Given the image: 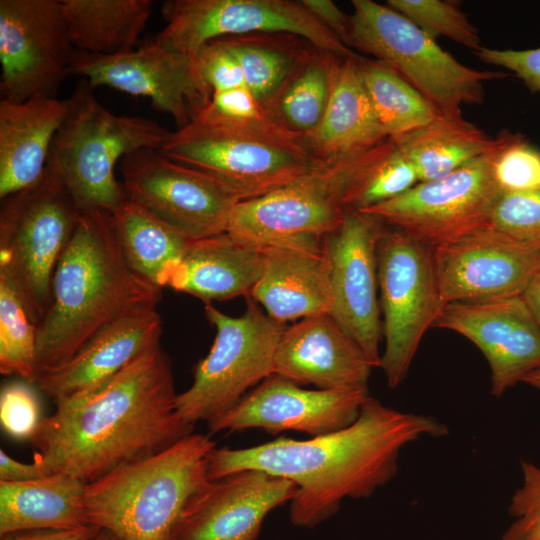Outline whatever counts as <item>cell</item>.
<instances>
[{"mask_svg": "<svg viewBox=\"0 0 540 540\" xmlns=\"http://www.w3.org/2000/svg\"><path fill=\"white\" fill-rule=\"evenodd\" d=\"M171 359L160 343L98 388L56 403L30 439L45 476L85 484L192 434L177 413Z\"/></svg>", "mask_w": 540, "mask_h": 540, "instance_id": "1", "label": "cell"}, {"mask_svg": "<svg viewBox=\"0 0 540 540\" xmlns=\"http://www.w3.org/2000/svg\"><path fill=\"white\" fill-rule=\"evenodd\" d=\"M437 419L402 412L368 397L351 425L308 440L280 437L243 449L215 448L208 476L217 480L254 469L294 482L293 525L312 528L333 516L346 498L370 497L397 473L401 451L422 437H441Z\"/></svg>", "mask_w": 540, "mask_h": 540, "instance_id": "2", "label": "cell"}, {"mask_svg": "<svg viewBox=\"0 0 540 540\" xmlns=\"http://www.w3.org/2000/svg\"><path fill=\"white\" fill-rule=\"evenodd\" d=\"M161 290L131 269L110 214L80 212L54 272L51 306L37 327L36 381L124 313L157 306Z\"/></svg>", "mask_w": 540, "mask_h": 540, "instance_id": "3", "label": "cell"}, {"mask_svg": "<svg viewBox=\"0 0 540 540\" xmlns=\"http://www.w3.org/2000/svg\"><path fill=\"white\" fill-rule=\"evenodd\" d=\"M215 442L190 434L150 457L85 485L88 525L124 540H170L185 507L210 480Z\"/></svg>", "mask_w": 540, "mask_h": 540, "instance_id": "4", "label": "cell"}, {"mask_svg": "<svg viewBox=\"0 0 540 540\" xmlns=\"http://www.w3.org/2000/svg\"><path fill=\"white\" fill-rule=\"evenodd\" d=\"M69 103L48 162L80 212L111 214L127 198L114 174L118 161L141 149L159 150L171 131L142 116L112 113L96 99L85 79Z\"/></svg>", "mask_w": 540, "mask_h": 540, "instance_id": "5", "label": "cell"}, {"mask_svg": "<svg viewBox=\"0 0 540 540\" xmlns=\"http://www.w3.org/2000/svg\"><path fill=\"white\" fill-rule=\"evenodd\" d=\"M393 145L388 138L367 151L320 162L284 187L238 202L225 232L260 248L292 239H323L353 210L362 185Z\"/></svg>", "mask_w": 540, "mask_h": 540, "instance_id": "6", "label": "cell"}, {"mask_svg": "<svg viewBox=\"0 0 540 540\" xmlns=\"http://www.w3.org/2000/svg\"><path fill=\"white\" fill-rule=\"evenodd\" d=\"M80 211L48 162L33 185L2 200L0 274L21 299L36 328L52 302V281Z\"/></svg>", "mask_w": 540, "mask_h": 540, "instance_id": "7", "label": "cell"}, {"mask_svg": "<svg viewBox=\"0 0 540 540\" xmlns=\"http://www.w3.org/2000/svg\"><path fill=\"white\" fill-rule=\"evenodd\" d=\"M349 47L370 54L411 84L441 116L461 114L463 105L481 104L484 84L506 73L460 63L387 4L353 0Z\"/></svg>", "mask_w": 540, "mask_h": 540, "instance_id": "8", "label": "cell"}, {"mask_svg": "<svg viewBox=\"0 0 540 540\" xmlns=\"http://www.w3.org/2000/svg\"><path fill=\"white\" fill-rule=\"evenodd\" d=\"M246 299V310L238 317L205 303L216 336L207 356L195 366L191 386L175 400L178 415L190 425L227 412L248 389L273 375L276 346L286 326L252 298Z\"/></svg>", "mask_w": 540, "mask_h": 540, "instance_id": "9", "label": "cell"}, {"mask_svg": "<svg viewBox=\"0 0 540 540\" xmlns=\"http://www.w3.org/2000/svg\"><path fill=\"white\" fill-rule=\"evenodd\" d=\"M159 151L210 176L239 202L284 187L320 163L305 144L268 139L196 120L170 132Z\"/></svg>", "mask_w": 540, "mask_h": 540, "instance_id": "10", "label": "cell"}, {"mask_svg": "<svg viewBox=\"0 0 540 540\" xmlns=\"http://www.w3.org/2000/svg\"><path fill=\"white\" fill-rule=\"evenodd\" d=\"M378 283L385 348L379 367L395 388L406 378L425 332L443 303L433 247L384 225L377 243Z\"/></svg>", "mask_w": 540, "mask_h": 540, "instance_id": "11", "label": "cell"}, {"mask_svg": "<svg viewBox=\"0 0 540 540\" xmlns=\"http://www.w3.org/2000/svg\"><path fill=\"white\" fill-rule=\"evenodd\" d=\"M161 12L166 26L155 41L192 58L213 40L260 33L295 35L337 57L355 54L301 1L169 0Z\"/></svg>", "mask_w": 540, "mask_h": 540, "instance_id": "12", "label": "cell"}, {"mask_svg": "<svg viewBox=\"0 0 540 540\" xmlns=\"http://www.w3.org/2000/svg\"><path fill=\"white\" fill-rule=\"evenodd\" d=\"M509 133L504 131L503 141L494 151L449 175L419 182L402 195L360 212L433 248L488 226L500 193L494 161Z\"/></svg>", "mask_w": 540, "mask_h": 540, "instance_id": "13", "label": "cell"}, {"mask_svg": "<svg viewBox=\"0 0 540 540\" xmlns=\"http://www.w3.org/2000/svg\"><path fill=\"white\" fill-rule=\"evenodd\" d=\"M131 201L191 240L224 233L239 202L210 176L145 148L120 161Z\"/></svg>", "mask_w": 540, "mask_h": 540, "instance_id": "14", "label": "cell"}, {"mask_svg": "<svg viewBox=\"0 0 540 540\" xmlns=\"http://www.w3.org/2000/svg\"><path fill=\"white\" fill-rule=\"evenodd\" d=\"M75 51L61 0H0L2 98L55 97Z\"/></svg>", "mask_w": 540, "mask_h": 540, "instance_id": "15", "label": "cell"}, {"mask_svg": "<svg viewBox=\"0 0 540 540\" xmlns=\"http://www.w3.org/2000/svg\"><path fill=\"white\" fill-rule=\"evenodd\" d=\"M70 75L82 76L92 88L107 86L151 100L178 128L188 125L210 102L213 92L196 62L157 41L113 55L75 51Z\"/></svg>", "mask_w": 540, "mask_h": 540, "instance_id": "16", "label": "cell"}, {"mask_svg": "<svg viewBox=\"0 0 540 540\" xmlns=\"http://www.w3.org/2000/svg\"><path fill=\"white\" fill-rule=\"evenodd\" d=\"M384 228L374 216L349 211L340 226L323 238L330 263V315L379 367L383 335L377 294V243Z\"/></svg>", "mask_w": 540, "mask_h": 540, "instance_id": "17", "label": "cell"}, {"mask_svg": "<svg viewBox=\"0 0 540 540\" xmlns=\"http://www.w3.org/2000/svg\"><path fill=\"white\" fill-rule=\"evenodd\" d=\"M444 304L521 296L540 272V249L491 227L433 248Z\"/></svg>", "mask_w": 540, "mask_h": 540, "instance_id": "18", "label": "cell"}, {"mask_svg": "<svg viewBox=\"0 0 540 540\" xmlns=\"http://www.w3.org/2000/svg\"><path fill=\"white\" fill-rule=\"evenodd\" d=\"M434 327L455 331L479 348L495 397L540 367V326L522 296L445 304Z\"/></svg>", "mask_w": 540, "mask_h": 540, "instance_id": "19", "label": "cell"}, {"mask_svg": "<svg viewBox=\"0 0 540 540\" xmlns=\"http://www.w3.org/2000/svg\"><path fill=\"white\" fill-rule=\"evenodd\" d=\"M368 397V391L303 389L272 375L207 423L212 433L260 428L273 434L291 430L315 437L354 423Z\"/></svg>", "mask_w": 540, "mask_h": 540, "instance_id": "20", "label": "cell"}, {"mask_svg": "<svg viewBox=\"0 0 540 540\" xmlns=\"http://www.w3.org/2000/svg\"><path fill=\"white\" fill-rule=\"evenodd\" d=\"M297 491L294 482L254 469L211 480L191 498L170 540H257L265 517Z\"/></svg>", "mask_w": 540, "mask_h": 540, "instance_id": "21", "label": "cell"}, {"mask_svg": "<svg viewBox=\"0 0 540 540\" xmlns=\"http://www.w3.org/2000/svg\"><path fill=\"white\" fill-rule=\"evenodd\" d=\"M373 365L329 313L301 319L278 340L273 375L321 390L368 391Z\"/></svg>", "mask_w": 540, "mask_h": 540, "instance_id": "22", "label": "cell"}, {"mask_svg": "<svg viewBox=\"0 0 540 540\" xmlns=\"http://www.w3.org/2000/svg\"><path fill=\"white\" fill-rule=\"evenodd\" d=\"M261 275L248 297L284 323L332 308L330 263L323 239L286 240L261 247Z\"/></svg>", "mask_w": 540, "mask_h": 540, "instance_id": "23", "label": "cell"}, {"mask_svg": "<svg viewBox=\"0 0 540 540\" xmlns=\"http://www.w3.org/2000/svg\"><path fill=\"white\" fill-rule=\"evenodd\" d=\"M156 306L132 309L102 329L61 367L36 383L55 404L88 393L110 380L139 355L160 343Z\"/></svg>", "mask_w": 540, "mask_h": 540, "instance_id": "24", "label": "cell"}, {"mask_svg": "<svg viewBox=\"0 0 540 540\" xmlns=\"http://www.w3.org/2000/svg\"><path fill=\"white\" fill-rule=\"evenodd\" d=\"M69 98L38 96L0 101V198L37 182L54 138L69 110Z\"/></svg>", "mask_w": 540, "mask_h": 540, "instance_id": "25", "label": "cell"}, {"mask_svg": "<svg viewBox=\"0 0 540 540\" xmlns=\"http://www.w3.org/2000/svg\"><path fill=\"white\" fill-rule=\"evenodd\" d=\"M263 266L260 247L227 232L191 240L168 274L165 287L204 303L248 297Z\"/></svg>", "mask_w": 540, "mask_h": 540, "instance_id": "26", "label": "cell"}, {"mask_svg": "<svg viewBox=\"0 0 540 540\" xmlns=\"http://www.w3.org/2000/svg\"><path fill=\"white\" fill-rule=\"evenodd\" d=\"M358 55L336 57L329 101L316 130L305 139L319 162H332L386 141L370 102Z\"/></svg>", "mask_w": 540, "mask_h": 540, "instance_id": "27", "label": "cell"}, {"mask_svg": "<svg viewBox=\"0 0 540 540\" xmlns=\"http://www.w3.org/2000/svg\"><path fill=\"white\" fill-rule=\"evenodd\" d=\"M85 483L66 474L23 482L0 481V535L88 525Z\"/></svg>", "mask_w": 540, "mask_h": 540, "instance_id": "28", "label": "cell"}, {"mask_svg": "<svg viewBox=\"0 0 540 540\" xmlns=\"http://www.w3.org/2000/svg\"><path fill=\"white\" fill-rule=\"evenodd\" d=\"M503 138L504 131L491 137L461 113L439 115L422 127L390 139L411 161L419 182H427L447 176L494 151Z\"/></svg>", "mask_w": 540, "mask_h": 540, "instance_id": "29", "label": "cell"}, {"mask_svg": "<svg viewBox=\"0 0 540 540\" xmlns=\"http://www.w3.org/2000/svg\"><path fill=\"white\" fill-rule=\"evenodd\" d=\"M76 50L96 55L129 51L152 12L150 0H61Z\"/></svg>", "mask_w": 540, "mask_h": 540, "instance_id": "30", "label": "cell"}, {"mask_svg": "<svg viewBox=\"0 0 540 540\" xmlns=\"http://www.w3.org/2000/svg\"><path fill=\"white\" fill-rule=\"evenodd\" d=\"M110 217L131 269L155 287H165L191 239L128 198Z\"/></svg>", "mask_w": 540, "mask_h": 540, "instance_id": "31", "label": "cell"}, {"mask_svg": "<svg viewBox=\"0 0 540 540\" xmlns=\"http://www.w3.org/2000/svg\"><path fill=\"white\" fill-rule=\"evenodd\" d=\"M238 62L245 87L269 107L294 69L313 47L291 34L260 33L216 39Z\"/></svg>", "mask_w": 540, "mask_h": 540, "instance_id": "32", "label": "cell"}, {"mask_svg": "<svg viewBox=\"0 0 540 540\" xmlns=\"http://www.w3.org/2000/svg\"><path fill=\"white\" fill-rule=\"evenodd\" d=\"M336 57L312 47L268 107L284 129L303 138L304 142L325 113Z\"/></svg>", "mask_w": 540, "mask_h": 540, "instance_id": "33", "label": "cell"}, {"mask_svg": "<svg viewBox=\"0 0 540 540\" xmlns=\"http://www.w3.org/2000/svg\"><path fill=\"white\" fill-rule=\"evenodd\" d=\"M375 116L387 138H395L433 121L437 110L395 70L382 61L358 57Z\"/></svg>", "mask_w": 540, "mask_h": 540, "instance_id": "34", "label": "cell"}, {"mask_svg": "<svg viewBox=\"0 0 540 540\" xmlns=\"http://www.w3.org/2000/svg\"><path fill=\"white\" fill-rule=\"evenodd\" d=\"M36 331L21 299L0 274V372L36 382Z\"/></svg>", "mask_w": 540, "mask_h": 540, "instance_id": "35", "label": "cell"}, {"mask_svg": "<svg viewBox=\"0 0 540 540\" xmlns=\"http://www.w3.org/2000/svg\"><path fill=\"white\" fill-rule=\"evenodd\" d=\"M193 120L268 139L305 144L303 138L284 129L246 87L213 93L209 104Z\"/></svg>", "mask_w": 540, "mask_h": 540, "instance_id": "36", "label": "cell"}, {"mask_svg": "<svg viewBox=\"0 0 540 540\" xmlns=\"http://www.w3.org/2000/svg\"><path fill=\"white\" fill-rule=\"evenodd\" d=\"M387 5L435 40L437 37H446L472 49L474 53L482 47L477 28L455 2L388 0Z\"/></svg>", "mask_w": 540, "mask_h": 540, "instance_id": "37", "label": "cell"}, {"mask_svg": "<svg viewBox=\"0 0 540 540\" xmlns=\"http://www.w3.org/2000/svg\"><path fill=\"white\" fill-rule=\"evenodd\" d=\"M499 192H523L540 188V149L520 133H509L494 161Z\"/></svg>", "mask_w": 540, "mask_h": 540, "instance_id": "38", "label": "cell"}, {"mask_svg": "<svg viewBox=\"0 0 540 540\" xmlns=\"http://www.w3.org/2000/svg\"><path fill=\"white\" fill-rule=\"evenodd\" d=\"M489 226L540 249V188L499 193Z\"/></svg>", "mask_w": 540, "mask_h": 540, "instance_id": "39", "label": "cell"}, {"mask_svg": "<svg viewBox=\"0 0 540 540\" xmlns=\"http://www.w3.org/2000/svg\"><path fill=\"white\" fill-rule=\"evenodd\" d=\"M418 183V174L413 164L394 144L359 190L353 211L392 200Z\"/></svg>", "mask_w": 540, "mask_h": 540, "instance_id": "40", "label": "cell"}, {"mask_svg": "<svg viewBox=\"0 0 540 540\" xmlns=\"http://www.w3.org/2000/svg\"><path fill=\"white\" fill-rule=\"evenodd\" d=\"M523 482L511 497L508 513L513 522L500 540H540V467L521 461Z\"/></svg>", "mask_w": 540, "mask_h": 540, "instance_id": "41", "label": "cell"}, {"mask_svg": "<svg viewBox=\"0 0 540 540\" xmlns=\"http://www.w3.org/2000/svg\"><path fill=\"white\" fill-rule=\"evenodd\" d=\"M42 418L38 397L29 384L14 382L2 389L0 421L8 435L30 440Z\"/></svg>", "mask_w": 540, "mask_h": 540, "instance_id": "42", "label": "cell"}, {"mask_svg": "<svg viewBox=\"0 0 540 540\" xmlns=\"http://www.w3.org/2000/svg\"><path fill=\"white\" fill-rule=\"evenodd\" d=\"M196 62L203 80L213 93L245 87L238 62L217 40L199 50Z\"/></svg>", "mask_w": 540, "mask_h": 540, "instance_id": "43", "label": "cell"}, {"mask_svg": "<svg viewBox=\"0 0 540 540\" xmlns=\"http://www.w3.org/2000/svg\"><path fill=\"white\" fill-rule=\"evenodd\" d=\"M476 56L483 62L512 71L533 92H540V47L499 50L481 47Z\"/></svg>", "mask_w": 540, "mask_h": 540, "instance_id": "44", "label": "cell"}, {"mask_svg": "<svg viewBox=\"0 0 540 540\" xmlns=\"http://www.w3.org/2000/svg\"><path fill=\"white\" fill-rule=\"evenodd\" d=\"M301 2L327 29L349 47L350 16L342 12L330 0H302Z\"/></svg>", "mask_w": 540, "mask_h": 540, "instance_id": "45", "label": "cell"}, {"mask_svg": "<svg viewBox=\"0 0 540 540\" xmlns=\"http://www.w3.org/2000/svg\"><path fill=\"white\" fill-rule=\"evenodd\" d=\"M101 528L86 525L73 529H35L0 535V540H93Z\"/></svg>", "mask_w": 540, "mask_h": 540, "instance_id": "46", "label": "cell"}, {"mask_svg": "<svg viewBox=\"0 0 540 540\" xmlns=\"http://www.w3.org/2000/svg\"><path fill=\"white\" fill-rule=\"evenodd\" d=\"M42 470L34 461L22 463L0 450V481L23 482L44 477Z\"/></svg>", "mask_w": 540, "mask_h": 540, "instance_id": "47", "label": "cell"}, {"mask_svg": "<svg viewBox=\"0 0 540 540\" xmlns=\"http://www.w3.org/2000/svg\"><path fill=\"white\" fill-rule=\"evenodd\" d=\"M521 296L540 326V272L533 278Z\"/></svg>", "mask_w": 540, "mask_h": 540, "instance_id": "48", "label": "cell"}, {"mask_svg": "<svg viewBox=\"0 0 540 540\" xmlns=\"http://www.w3.org/2000/svg\"><path fill=\"white\" fill-rule=\"evenodd\" d=\"M523 383L540 391V367L527 375L524 378Z\"/></svg>", "mask_w": 540, "mask_h": 540, "instance_id": "49", "label": "cell"}, {"mask_svg": "<svg viewBox=\"0 0 540 540\" xmlns=\"http://www.w3.org/2000/svg\"><path fill=\"white\" fill-rule=\"evenodd\" d=\"M93 540H124V539H122L121 537L117 536L116 534L108 530L101 529L100 532L97 534V536Z\"/></svg>", "mask_w": 540, "mask_h": 540, "instance_id": "50", "label": "cell"}]
</instances>
